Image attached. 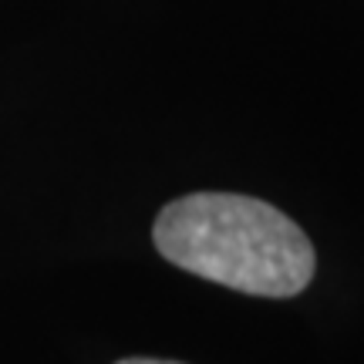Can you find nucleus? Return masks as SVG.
I'll return each mask as SVG.
<instances>
[{
  "mask_svg": "<svg viewBox=\"0 0 364 364\" xmlns=\"http://www.w3.org/2000/svg\"><path fill=\"white\" fill-rule=\"evenodd\" d=\"M152 236L179 270L253 297H294L314 277V247L304 230L250 196H182L159 213Z\"/></svg>",
  "mask_w": 364,
  "mask_h": 364,
  "instance_id": "nucleus-1",
  "label": "nucleus"
},
{
  "mask_svg": "<svg viewBox=\"0 0 364 364\" xmlns=\"http://www.w3.org/2000/svg\"><path fill=\"white\" fill-rule=\"evenodd\" d=\"M118 364H179V361H156V358H129V361H118Z\"/></svg>",
  "mask_w": 364,
  "mask_h": 364,
  "instance_id": "nucleus-2",
  "label": "nucleus"
}]
</instances>
